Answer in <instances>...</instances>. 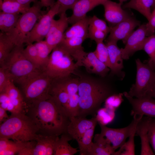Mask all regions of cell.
Returning <instances> with one entry per match:
<instances>
[{
	"label": "cell",
	"instance_id": "obj_43",
	"mask_svg": "<svg viewBox=\"0 0 155 155\" xmlns=\"http://www.w3.org/2000/svg\"><path fill=\"white\" fill-rule=\"evenodd\" d=\"M107 34L102 31L89 26L88 38L94 40L96 43L103 41L106 38Z\"/></svg>",
	"mask_w": 155,
	"mask_h": 155
},
{
	"label": "cell",
	"instance_id": "obj_3",
	"mask_svg": "<svg viewBox=\"0 0 155 155\" xmlns=\"http://www.w3.org/2000/svg\"><path fill=\"white\" fill-rule=\"evenodd\" d=\"M38 133L36 124L24 112L11 114L0 124V138L18 142L36 141Z\"/></svg>",
	"mask_w": 155,
	"mask_h": 155
},
{
	"label": "cell",
	"instance_id": "obj_48",
	"mask_svg": "<svg viewBox=\"0 0 155 155\" xmlns=\"http://www.w3.org/2000/svg\"><path fill=\"white\" fill-rule=\"evenodd\" d=\"M6 110L0 107V122L1 123L9 117L7 113Z\"/></svg>",
	"mask_w": 155,
	"mask_h": 155
},
{
	"label": "cell",
	"instance_id": "obj_25",
	"mask_svg": "<svg viewBox=\"0 0 155 155\" xmlns=\"http://www.w3.org/2000/svg\"><path fill=\"white\" fill-rule=\"evenodd\" d=\"M61 135L56 141L53 155H73L79 151L77 148L73 147L69 144V141L72 139L67 133Z\"/></svg>",
	"mask_w": 155,
	"mask_h": 155
},
{
	"label": "cell",
	"instance_id": "obj_27",
	"mask_svg": "<svg viewBox=\"0 0 155 155\" xmlns=\"http://www.w3.org/2000/svg\"><path fill=\"white\" fill-rule=\"evenodd\" d=\"M153 0H131L123 5V9L130 8L135 10L143 15L148 21L151 15V8Z\"/></svg>",
	"mask_w": 155,
	"mask_h": 155
},
{
	"label": "cell",
	"instance_id": "obj_4",
	"mask_svg": "<svg viewBox=\"0 0 155 155\" xmlns=\"http://www.w3.org/2000/svg\"><path fill=\"white\" fill-rule=\"evenodd\" d=\"M24 45L16 46L2 66L6 69L10 80L19 85L34 73L42 69L25 56Z\"/></svg>",
	"mask_w": 155,
	"mask_h": 155
},
{
	"label": "cell",
	"instance_id": "obj_36",
	"mask_svg": "<svg viewBox=\"0 0 155 155\" xmlns=\"http://www.w3.org/2000/svg\"><path fill=\"white\" fill-rule=\"evenodd\" d=\"M135 129L129 137L127 141L125 142L120 147L119 150L115 152L113 155H134L135 153L134 137Z\"/></svg>",
	"mask_w": 155,
	"mask_h": 155
},
{
	"label": "cell",
	"instance_id": "obj_26",
	"mask_svg": "<svg viewBox=\"0 0 155 155\" xmlns=\"http://www.w3.org/2000/svg\"><path fill=\"white\" fill-rule=\"evenodd\" d=\"M21 15L0 11V32L8 34L11 33L15 28Z\"/></svg>",
	"mask_w": 155,
	"mask_h": 155
},
{
	"label": "cell",
	"instance_id": "obj_50",
	"mask_svg": "<svg viewBox=\"0 0 155 155\" xmlns=\"http://www.w3.org/2000/svg\"><path fill=\"white\" fill-rule=\"evenodd\" d=\"M20 3L24 5H30L32 2H34L37 0H16Z\"/></svg>",
	"mask_w": 155,
	"mask_h": 155
},
{
	"label": "cell",
	"instance_id": "obj_38",
	"mask_svg": "<svg viewBox=\"0 0 155 155\" xmlns=\"http://www.w3.org/2000/svg\"><path fill=\"white\" fill-rule=\"evenodd\" d=\"M79 96L78 93L69 95V98L65 110L70 118L77 117L78 113Z\"/></svg>",
	"mask_w": 155,
	"mask_h": 155
},
{
	"label": "cell",
	"instance_id": "obj_33",
	"mask_svg": "<svg viewBox=\"0 0 155 155\" xmlns=\"http://www.w3.org/2000/svg\"><path fill=\"white\" fill-rule=\"evenodd\" d=\"M143 50L148 55L149 58L147 63L155 71V35L147 36L144 42Z\"/></svg>",
	"mask_w": 155,
	"mask_h": 155
},
{
	"label": "cell",
	"instance_id": "obj_40",
	"mask_svg": "<svg viewBox=\"0 0 155 155\" xmlns=\"http://www.w3.org/2000/svg\"><path fill=\"white\" fill-rule=\"evenodd\" d=\"M24 53L30 61L42 69L39 64L37 49L34 43L28 44L26 48L24 49Z\"/></svg>",
	"mask_w": 155,
	"mask_h": 155
},
{
	"label": "cell",
	"instance_id": "obj_42",
	"mask_svg": "<svg viewBox=\"0 0 155 155\" xmlns=\"http://www.w3.org/2000/svg\"><path fill=\"white\" fill-rule=\"evenodd\" d=\"M0 107L11 113H19L11 101L8 96L5 92L0 93Z\"/></svg>",
	"mask_w": 155,
	"mask_h": 155
},
{
	"label": "cell",
	"instance_id": "obj_14",
	"mask_svg": "<svg viewBox=\"0 0 155 155\" xmlns=\"http://www.w3.org/2000/svg\"><path fill=\"white\" fill-rule=\"evenodd\" d=\"M140 25V22L132 16L117 24L110 27V34L106 40L117 42L121 40L125 44L127 38L134 29Z\"/></svg>",
	"mask_w": 155,
	"mask_h": 155
},
{
	"label": "cell",
	"instance_id": "obj_6",
	"mask_svg": "<svg viewBox=\"0 0 155 155\" xmlns=\"http://www.w3.org/2000/svg\"><path fill=\"white\" fill-rule=\"evenodd\" d=\"M53 80L42 69L36 72L26 78L19 85L25 103L49 96Z\"/></svg>",
	"mask_w": 155,
	"mask_h": 155
},
{
	"label": "cell",
	"instance_id": "obj_11",
	"mask_svg": "<svg viewBox=\"0 0 155 155\" xmlns=\"http://www.w3.org/2000/svg\"><path fill=\"white\" fill-rule=\"evenodd\" d=\"M146 24L140 25L127 38L124 48L121 49L124 60H128L137 51L143 50L147 37Z\"/></svg>",
	"mask_w": 155,
	"mask_h": 155
},
{
	"label": "cell",
	"instance_id": "obj_45",
	"mask_svg": "<svg viewBox=\"0 0 155 155\" xmlns=\"http://www.w3.org/2000/svg\"><path fill=\"white\" fill-rule=\"evenodd\" d=\"M10 80L9 75L5 68L0 67V93L4 91L9 80Z\"/></svg>",
	"mask_w": 155,
	"mask_h": 155
},
{
	"label": "cell",
	"instance_id": "obj_8",
	"mask_svg": "<svg viewBox=\"0 0 155 155\" xmlns=\"http://www.w3.org/2000/svg\"><path fill=\"white\" fill-rule=\"evenodd\" d=\"M135 63L137 72L135 82L127 93L130 96L137 98L151 97L155 84V71L147 63H142L139 59L135 60Z\"/></svg>",
	"mask_w": 155,
	"mask_h": 155
},
{
	"label": "cell",
	"instance_id": "obj_53",
	"mask_svg": "<svg viewBox=\"0 0 155 155\" xmlns=\"http://www.w3.org/2000/svg\"><path fill=\"white\" fill-rule=\"evenodd\" d=\"M119 1V3H120L123 4V3L126 1H127L128 0H118Z\"/></svg>",
	"mask_w": 155,
	"mask_h": 155
},
{
	"label": "cell",
	"instance_id": "obj_39",
	"mask_svg": "<svg viewBox=\"0 0 155 155\" xmlns=\"http://www.w3.org/2000/svg\"><path fill=\"white\" fill-rule=\"evenodd\" d=\"M123 93L120 92L109 96L104 102L105 107L115 111L123 101Z\"/></svg>",
	"mask_w": 155,
	"mask_h": 155
},
{
	"label": "cell",
	"instance_id": "obj_37",
	"mask_svg": "<svg viewBox=\"0 0 155 155\" xmlns=\"http://www.w3.org/2000/svg\"><path fill=\"white\" fill-rule=\"evenodd\" d=\"M96 47L94 51L98 59L109 69L110 68L108 52L106 46L103 41L96 43Z\"/></svg>",
	"mask_w": 155,
	"mask_h": 155
},
{
	"label": "cell",
	"instance_id": "obj_23",
	"mask_svg": "<svg viewBox=\"0 0 155 155\" xmlns=\"http://www.w3.org/2000/svg\"><path fill=\"white\" fill-rule=\"evenodd\" d=\"M85 40L76 38H63L60 43L77 61L82 58L86 53L82 46Z\"/></svg>",
	"mask_w": 155,
	"mask_h": 155
},
{
	"label": "cell",
	"instance_id": "obj_46",
	"mask_svg": "<svg viewBox=\"0 0 155 155\" xmlns=\"http://www.w3.org/2000/svg\"><path fill=\"white\" fill-rule=\"evenodd\" d=\"M78 0H57V2L60 5L59 15L66 13L68 9H72L73 7Z\"/></svg>",
	"mask_w": 155,
	"mask_h": 155
},
{
	"label": "cell",
	"instance_id": "obj_13",
	"mask_svg": "<svg viewBox=\"0 0 155 155\" xmlns=\"http://www.w3.org/2000/svg\"><path fill=\"white\" fill-rule=\"evenodd\" d=\"M123 93L131 106V115H146L155 118V100L153 98H134L129 95L127 92Z\"/></svg>",
	"mask_w": 155,
	"mask_h": 155
},
{
	"label": "cell",
	"instance_id": "obj_21",
	"mask_svg": "<svg viewBox=\"0 0 155 155\" xmlns=\"http://www.w3.org/2000/svg\"><path fill=\"white\" fill-rule=\"evenodd\" d=\"M151 117L144 116L138 123L136 127L135 133L139 136L141 141L140 155H154L149 142L148 134V127Z\"/></svg>",
	"mask_w": 155,
	"mask_h": 155
},
{
	"label": "cell",
	"instance_id": "obj_35",
	"mask_svg": "<svg viewBox=\"0 0 155 155\" xmlns=\"http://www.w3.org/2000/svg\"><path fill=\"white\" fill-rule=\"evenodd\" d=\"M115 115V111L104 107L98 110L95 117L99 125H106L114 120Z\"/></svg>",
	"mask_w": 155,
	"mask_h": 155
},
{
	"label": "cell",
	"instance_id": "obj_18",
	"mask_svg": "<svg viewBox=\"0 0 155 155\" xmlns=\"http://www.w3.org/2000/svg\"><path fill=\"white\" fill-rule=\"evenodd\" d=\"M77 66H83L89 73L100 77H106L110 69L97 58L94 52L86 53L84 57L75 62Z\"/></svg>",
	"mask_w": 155,
	"mask_h": 155
},
{
	"label": "cell",
	"instance_id": "obj_51",
	"mask_svg": "<svg viewBox=\"0 0 155 155\" xmlns=\"http://www.w3.org/2000/svg\"><path fill=\"white\" fill-rule=\"evenodd\" d=\"M151 96L154 98H155V84L153 87L151 94Z\"/></svg>",
	"mask_w": 155,
	"mask_h": 155
},
{
	"label": "cell",
	"instance_id": "obj_7",
	"mask_svg": "<svg viewBox=\"0 0 155 155\" xmlns=\"http://www.w3.org/2000/svg\"><path fill=\"white\" fill-rule=\"evenodd\" d=\"M43 7L40 1L37 0L27 11L21 14L13 30L7 34L16 46L26 43L28 35L44 13L41 10Z\"/></svg>",
	"mask_w": 155,
	"mask_h": 155
},
{
	"label": "cell",
	"instance_id": "obj_29",
	"mask_svg": "<svg viewBox=\"0 0 155 155\" xmlns=\"http://www.w3.org/2000/svg\"><path fill=\"white\" fill-rule=\"evenodd\" d=\"M16 45L9 35L0 33V65H3L4 63Z\"/></svg>",
	"mask_w": 155,
	"mask_h": 155
},
{
	"label": "cell",
	"instance_id": "obj_19",
	"mask_svg": "<svg viewBox=\"0 0 155 155\" xmlns=\"http://www.w3.org/2000/svg\"><path fill=\"white\" fill-rule=\"evenodd\" d=\"M107 0H78L72 9V14L69 17V23L73 24L86 16V14L95 7L103 5Z\"/></svg>",
	"mask_w": 155,
	"mask_h": 155
},
{
	"label": "cell",
	"instance_id": "obj_52",
	"mask_svg": "<svg viewBox=\"0 0 155 155\" xmlns=\"http://www.w3.org/2000/svg\"><path fill=\"white\" fill-rule=\"evenodd\" d=\"M155 8V0H153V3L151 7L152 9H154Z\"/></svg>",
	"mask_w": 155,
	"mask_h": 155
},
{
	"label": "cell",
	"instance_id": "obj_44",
	"mask_svg": "<svg viewBox=\"0 0 155 155\" xmlns=\"http://www.w3.org/2000/svg\"><path fill=\"white\" fill-rule=\"evenodd\" d=\"M148 134L150 145L155 154V118L151 117L149 121Z\"/></svg>",
	"mask_w": 155,
	"mask_h": 155
},
{
	"label": "cell",
	"instance_id": "obj_24",
	"mask_svg": "<svg viewBox=\"0 0 155 155\" xmlns=\"http://www.w3.org/2000/svg\"><path fill=\"white\" fill-rule=\"evenodd\" d=\"M3 92L7 94L12 103L19 112H25L26 103L23 97L20 89L10 80Z\"/></svg>",
	"mask_w": 155,
	"mask_h": 155
},
{
	"label": "cell",
	"instance_id": "obj_32",
	"mask_svg": "<svg viewBox=\"0 0 155 155\" xmlns=\"http://www.w3.org/2000/svg\"><path fill=\"white\" fill-rule=\"evenodd\" d=\"M95 127L88 130L77 142L80 155H89L94 142L92 139Z\"/></svg>",
	"mask_w": 155,
	"mask_h": 155
},
{
	"label": "cell",
	"instance_id": "obj_5",
	"mask_svg": "<svg viewBox=\"0 0 155 155\" xmlns=\"http://www.w3.org/2000/svg\"><path fill=\"white\" fill-rule=\"evenodd\" d=\"M73 59L60 43L52 50L42 70L53 79L71 76L78 67Z\"/></svg>",
	"mask_w": 155,
	"mask_h": 155
},
{
	"label": "cell",
	"instance_id": "obj_9",
	"mask_svg": "<svg viewBox=\"0 0 155 155\" xmlns=\"http://www.w3.org/2000/svg\"><path fill=\"white\" fill-rule=\"evenodd\" d=\"M133 116V119L127 127L122 128H113L108 127L106 125H99L101 132L97 135L111 145L115 150L126 142L127 139L136 128L139 121L143 117L137 115Z\"/></svg>",
	"mask_w": 155,
	"mask_h": 155
},
{
	"label": "cell",
	"instance_id": "obj_17",
	"mask_svg": "<svg viewBox=\"0 0 155 155\" xmlns=\"http://www.w3.org/2000/svg\"><path fill=\"white\" fill-rule=\"evenodd\" d=\"M122 5L107 0L102 5L104 8V17L109 26H114L132 16L130 13L123 9Z\"/></svg>",
	"mask_w": 155,
	"mask_h": 155
},
{
	"label": "cell",
	"instance_id": "obj_49",
	"mask_svg": "<svg viewBox=\"0 0 155 155\" xmlns=\"http://www.w3.org/2000/svg\"><path fill=\"white\" fill-rule=\"evenodd\" d=\"M43 7L49 8L53 5L55 2V0H40Z\"/></svg>",
	"mask_w": 155,
	"mask_h": 155
},
{
	"label": "cell",
	"instance_id": "obj_12",
	"mask_svg": "<svg viewBox=\"0 0 155 155\" xmlns=\"http://www.w3.org/2000/svg\"><path fill=\"white\" fill-rule=\"evenodd\" d=\"M59 15V18L58 20H53L45 38V41L52 50L62 41L64 33L69 24V17L67 16L66 13Z\"/></svg>",
	"mask_w": 155,
	"mask_h": 155
},
{
	"label": "cell",
	"instance_id": "obj_15",
	"mask_svg": "<svg viewBox=\"0 0 155 155\" xmlns=\"http://www.w3.org/2000/svg\"><path fill=\"white\" fill-rule=\"evenodd\" d=\"M105 44L108 50L110 64V75L115 76L119 80H122L125 76L123 71V60L121 49L117 46V42L106 41Z\"/></svg>",
	"mask_w": 155,
	"mask_h": 155
},
{
	"label": "cell",
	"instance_id": "obj_31",
	"mask_svg": "<svg viewBox=\"0 0 155 155\" xmlns=\"http://www.w3.org/2000/svg\"><path fill=\"white\" fill-rule=\"evenodd\" d=\"M53 81L66 91L69 95L78 93L79 78H73L69 76L53 79Z\"/></svg>",
	"mask_w": 155,
	"mask_h": 155
},
{
	"label": "cell",
	"instance_id": "obj_30",
	"mask_svg": "<svg viewBox=\"0 0 155 155\" xmlns=\"http://www.w3.org/2000/svg\"><path fill=\"white\" fill-rule=\"evenodd\" d=\"M30 7V5L22 4L16 0H0V11L5 13L22 14Z\"/></svg>",
	"mask_w": 155,
	"mask_h": 155
},
{
	"label": "cell",
	"instance_id": "obj_2",
	"mask_svg": "<svg viewBox=\"0 0 155 155\" xmlns=\"http://www.w3.org/2000/svg\"><path fill=\"white\" fill-rule=\"evenodd\" d=\"M78 94L79 105L77 116L95 117L102 104L109 96L119 92L105 77L80 76Z\"/></svg>",
	"mask_w": 155,
	"mask_h": 155
},
{
	"label": "cell",
	"instance_id": "obj_10",
	"mask_svg": "<svg viewBox=\"0 0 155 155\" xmlns=\"http://www.w3.org/2000/svg\"><path fill=\"white\" fill-rule=\"evenodd\" d=\"M44 13L28 36V44L43 40L48 33L55 15L59 14L60 5L57 1Z\"/></svg>",
	"mask_w": 155,
	"mask_h": 155
},
{
	"label": "cell",
	"instance_id": "obj_41",
	"mask_svg": "<svg viewBox=\"0 0 155 155\" xmlns=\"http://www.w3.org/2000/svg\"><path fill=\"white\" fill-rule=\"evenodd\" d=\"M89 26L103 31L107 34L110 32L111 28L104 21L95 15L90 17Z\"/></svg>",
	"mask_w": 155,
	"mask_h": 155
},
{
	"label": "cell",
	"instance_id": "obj_16",
	"mask_svg": "<svg viewBox=\"0 0 155 155\" xmlns=\"http://www.w3.org/2000/svg\"><path fill=\"white\" fill-rule=\"evenodd\" d=\"M97 123L95 117L90 119L79 117H72L70 118L66 133L72 139L78 142L88 130L96 127Z\"/></svg>",
	"mask_w": 155,
	"mask_h": 155
},
{
	"label": "cell",
	"instance_id": "obj_47",
	"mask_svg": "<svg viewBox=\"0 0 155 155\" xmlns=\"http://www.w3.org/2000/svg\"><path fill=\"white\" fill-rule=\"evenodd\" d=\"M146 24V36H149L154 34L155 32V8L152 12L150 20Z\"/></svg>",
	"mask_w": 155,
	"mask_h": 155
},
{
	"label": "cell",
	"instance_id": "obj_1",
	"mask_svg": "<svg viewBox=\"0 0 155 155\" xmlns=\"http://www.w3.org/2000/svg\"><path fill=\"white\" fill-rule=\"evenodd\" d=\"M25 112L38 127V133L59 136L67 133L70 118L55 97L50 94L26 103Z\"/></svg>",
	"mask_w": 155,
	"mask_h": 155
},
{
	"label": "cell",
	"instance_id": "obj_34",
	"mask_svg": "<svg viewBox=\"0 0 155 155\" xmlns=\"http://www.w3.org/2000/svg\"><path fill=\"white\" fill-rule=\"evenodd\" d=\"M34 44L37 49L39 64L42 69L48 61L52 50L45 40L37 42Z\"/></svg>",
	"mask_w": 155,
	"mask_h": 155
},
{
	"label": "cell",
	"instance_id": "obj_28",
	"mask_svg": "<svg viewBox=\"0 0 155 155\" xmlns=\"http://www.w3.org/2000/svg\"><path fill=\"white\" fill-rule=\"evenodd\" d=\"M89 155H113L115 150L103 138L95 135Z\"/></svg>",
	"mask_w": 155,
	"mask_h": 155
},
{
	"label": "cell",
	"instance_id": "obj_20",
	"mask_svg": "<svg viewBox=\"0 0 155 155\" xmlns=\"http://www.w3.org/2000/svg\"><path fill=\"white\" fill-rule=\"evenodd\" d=\"M59 136L45 135L38 133L35 146L30 151V155H52L56 141Z\"/></svg>",
	"mask_w": 155,
	"mask_h": 155
},
{
	"label": "cell",
	"instance_id": "obj_22",
	"mask_svg": "<svg viewBox=\"0 0 155 155\" xmlns=\"http://www.w3.org/2000/svg\"><path fill=\"white\" fill-rule=\"evenodd\" d=\"M89 18L90 17L86 16L72 24L65 31L63 38H88Z\"/></svg>",
	"mask_w": 155,
	"mask_h": 155
}]
</instances>
